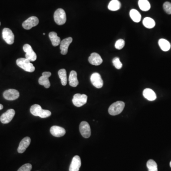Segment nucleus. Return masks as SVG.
<instances>
[{
    "instance_id": "obj_1",
    "label": "nucleus",
    "mask_w": 171,
    "mask_h": 171,
    "mask_svg": "<svg viewBox=\"0 0 171 171\" xmlns=\"http://www.w3.org/2000/svg\"><path fill=\"white\" fill-rule=\"evenodd\" d=\"M31 114L36 117L41 118H47L51 116V113L48 110L43 109L39 105H33L30 109Z\"/></svg>"
},
{
    "instance_id": "obj_2",
    "label": "nucleus",
    "mask_w": 171,
    "mask_h": 171,
    "mask_svg": "<svg viewBox=\"0 0 171 171\" xmlns=\"http://www.w3.org/2000/svg\"><path fill=\"white\" fill-rule=\"evenodd\" d=\"M16 64L19 67L22 68L25 71L33 72L35 71V67L27 58H18L17 60Z\"/></svg>"
},
{
    "instance_id": "obj_3",
    "label": "nucleus",
    "mask_w": 171,
    "mask_h": 171,
    "mask_svg": "<svg viewBox=\"0 0 171 171\" xmlns=\"http://www.w3.org/2000/svg\"><path fill=\"white\" fill-rule=\"evenodd\" d=\"M125 106V104L124 102L121 101L116 102L112 104L109 108V114L112 116L119 115L123 111Z\"/></svg>"
},
{
    "instance_id": "obj_4",
    "label": "nucleus",
    "mask_w": 171,
    "mask_h": 171,
    "mask_svg": "<svg viewBox=\"0 0 171 171\" xmlns=\"http://www.w3.org/2000/svg\"><path fill=\"white\" fill-rule=\"evenodd\" d=\"M55 22L59 25L65 24L67 21V17L65 11L62 8H59L55 11L54 14Z\"/></svg>"
},
{
    "instance_id": "obj_5",
    "label": "nucleus",
    "mask_w": 171,
    "mask_h": 171,
    "mask_svg": "<svg viewBox=\"0 0 171 171\" xmlns=\"http://www.w3.org/2000/svg\"><path fill=\"white\" fill-rule=\"evenodd\" d=\"M88 96L86 95L76 94L73 96L72 102L74 106L77 107H81L87 103Z\"/></svg>"
},
{
    "instance_id": "obj_6",
    "label": "nucleus",
    "mask_w": 171,
    "mask_h": 171,
    "mask_svg": "<svg viewBox=\"0 0 171 171\" xmlns=\"http://www.w3.org/2000/svg\"><path fill=\"white\" fill-rule=\"evenodd\" d=\"M23 49L26 53L25 58L30 62H34L37 59V55L33 51L31 45L26 44L23 47Z\"/></svg>"
},
{
    "instance_id": "obj_7",
    "label": "nucleus",
    "mask_w": 171,
    "mask_h": 171,
    "mask_svg": "<svg viewBox=\"0 0 171 171\" xmlns=\"http://www.w3.org/2000/svg\"><path fill=\"white\" fill-rule=\"evenodd\" d=\"M79 131L83 137L88 139L91 135V129L89 124L86 121H82L79 125Z\"/></svg>"
},
{
    "instance_id": "obj_8",
    "label": "nucleus",
    "mask_w": 171,
    "mask_h": 171,
    "mask_svg": "<svg viewBox=\"0 0 171 171\" xmlns=\"http://www.w3.org/2000/svg\"><path fill=\"white\" fill-rule=\"evenodd\" d=\"M39 19L36 16H32L29 18L23 23V28L25 30H29L32 27H35L39 24Z\"/></svg>"
},
{
    "instance_id": "obj_9",
    "label": "nucleus",
    "mask_w": 171,
    "mask_h": 171,
    "mask_svg": "<svg viewBox=\"0 0 171 171\" xmlns=\"http://www.w3.org/2000/svg\"><path fill=\"white\" fill-rule=\"evenodd\" d=\"M2 38L5 42L11 45L15 41V35L11 30L9 28H4L2 31Z\"/></svg>"
},
{
    "instance_id": "obj_10",
    "label": "nucleus",
    "mask_w": 171,
    "mask_h": 171,
    "mask_svg": "<svg viewBox=\"0 0 171 171\" xmlns=\"http://www.w3.org/2000/svg\"><path fill=\"white\" fill-rule=\"evenodd\" d=\"M15 114V112L13 109L8 110L6 112L2 114L0 117V121L3 124H8L13 119Z\"/></svg>"
},
{
    "instance_id": "obj_11",
    "label": "nucleus",
    "mask_w": 171,
    "mask_h": 171,
    "mask_svg": "<svg viewBox=\"0 0 171 171\" xmlns=\"http://www.w3.org/2000/svg\"><path fill=\"white\" fill-rule=\"evenodd\" d=\"M90 81L95 87L97 88H100L103 86V81L99 73H93L90 77Z\"/></svg>"
},
{
    "instance_id": "obj_12",
    "label": "nucleus",
    "mask_w": 171,
    "mask_h": 171,
    "mask_svg": "<svg viewBox=\"0 0 171 171\" xmlns=\"http://www.w3.org/2000/svg\"><path fill=\"white\" fill-rule=\"evenodd\" d=\"M3 97L8 100H14L19 97V93L18 90L15 89H10L4 91Z\"/></svg>"
},
{
    "instance_id": "obj_13",
    "label": "nucleus",
    "mask_w": 171,
    "mask_h": 171,
    "mask_svg": "<svg viewBox=\"0 0 171 171\" xmlns=\"http://www.w3.org/2000/svg\"><path fill=\"white\" fill-rule=\"evenodd\" d=\"M50 72H44L42 73V76L39 79V83L43 86L45 88H48L50 87V84L49 78L51 76Z\"/></svg>"
},
{
    "instance_id": "obj_14",
    "label": "nucleus",
    "mask_w": 171,
    "mask_h": 171,
    "mask_svg": "<svg viewBox=\"0 0 171 171\" xmlns=\"http://www.w3.org/2000/svg\"><path fill=\"white\" fill-rule=\"evenodd\" d=\"M73 39L71 37L66 38L62 41L60 43V49H61V53L62 55L67 54L68 53L69 46L72 42Z\"/></svg>"
},
{
    "instance_id": "obj_15",
    "label": "nucleus",
    "mask_w": 171,
    "mask_h": 171,
    "mask_svg": "<svg viewBox=\"0 0 171 171\" xmlns=\"http://www.w3.org/2000/svg\"><path fill=\"white\" fill-rule=\"evenodd\" d=\"M81 165V161L80 157L78 156H75L72 160L69 171H79Z\"/></svg>"
},
{
    "instance_id": "obj_16",
    "label": "nucleus",
    "mask_w": 171,
    "mask_h": 171,
    "mask_svg": "<svg viewBox=\"0 0 171 171\" xmlns=\"http://www.w3.org/2000/svg\"><path fill=\"white\" fill-rule=\"evenodd\" d=\"M50 132L53 136L60 137L64 136L65 135L66 130L64 128L61 126H54L50 128Z\"/></svg>"
},
{
    "instance_id": "obj_17",
    "label": "nucleus",
    "mask_w": 171,
    "mask_h": 171,
    "mask_svg": "<svg viewBox=\"0 0 171 171\" xmlns=\"http://www.w3.org/2000/svg\"><path fill=\"white\" fill-rule=\"evenodd\" d=\"M31 142V139L30 137L27 136L25 137L19 143V146L18 148V152L19 153L22 154L25 151L26 149L30 146Z\"/></svg>"
},
{
    "instance_id": "obj_18",
    "label": "nucleus",
    "mask_w": 171,
    "mask_h": 171,
    "mask_svg": "<svg viewBox=\"0 0 171 171\" xmlns=\"http://www.w3.org/2000/svg\"><path fill=\"white\" fill-rule=\"evenodd\" d=\"M88 62L93 65L98 66L103 62V60L100 55L96 52H93L88 58Z\"/></svg>"
},
{
    "instance_id": "obj_19",
    "label": "nucleus",
    "mask_w": 171,
    "mask_h": 171,
    "mask_svg": "<svg viewBox=\"0 0 171 171\" xmlns=\"http://www.w3.org/2000/svg\"><path fill=\"white\" fill-rule=\"evenodd\" d=\"M144 97L149 101H154L156 98V95L155 92L150 88H146L143 91Z\"/></svg>"
},
{
    "instance_id": "obj_20",
    "label": "nucleus",
    "mask_w": 171,
    "mask_h": 171,
    "mask_svg": "<svg viewBox=\"0 0 171 171\" xmlns=\"http://www.w3.org/2000/svg\"><path fill=\"white\" fill-rule=\"evenodd\" d=\"M69 84L72 87H76L79 85V81L77 78V73L75 71H72L69 76Z\"/></svg>"
},
{
    "instance_id": "obj_21",
    "label": "nucleus",
    "mask_w": 171,
    "mask_h": 171,
    "mask_svg": "<svg viewBox=\"0 0 171 171\" xmlns=\"http://www.w3.org/2000/svg\"><path fill=\"white\" fill-rule=\"evenodd\" d=\"M49 39L53 46H58L61 43V38L58 36L57 33L55 32H50L49 34Z\"/></svg>"
},
{
    "instance_id": "obj_22",
    "label": "nucleus",
    "mask_w": 171,
    "mask_h": 171,
    "mask_svg": "<svg viewBox=\"0 0 171 171\" xmlns=\"http://www.w3.org/2000/svg\"><path fill=\"white\" fill-rule=\"evenodd\" d=\"M159 46L162 50L167 51L171 48V44L170 42L165 39H161L158 41Z\"/></svg>"
},
{
    "instance_id": "obj_23",
    "label": "nucleus",
    "mask_w": 171,
    "mask_h": 171,
    "mask_svg": "<svg viewBox=\"0 0 171 171\" xmlns=\"http://www.w3.org/2000/svg\"><path fill=\"white\" fill-rule=\"evenodd\" d=\"M121 4L118 0H112L108 5V8L112 11H116L121 8Z\"/></svg>"
},
{
    "instance_id": "obj_24",
    "label": "nucleus",
    "mask_w": 171,
    "mask_h": 171,
    "mask_svg": "<svg viewBox=\"0 0 171 171\" xmlns=\"http://www.w3.org/2000/svg\"><path fill=\"white\" fill-rule=\"evenodd\" d=\"M130 16L131 19L135 23H139L141 19L140 14L135 9H132L130 11Z\"/></svg>"
},
{
    "instance_id": "obj_25",
    "label": "nucleus",
    "mask_w": 171,
    "mask_h": 171,
    "mask_svg": "<svg viewBox=\"0 0 171 171\" xmlns=\"http://www.w3.org/2000/svg\"><path fill=\"white\" fill-rule=\"evenodd\" d=\"M143 24L144 27L148 29H152L156 25V23L153 19L150 17H146L143 19Z\"/></svg>"
},
{
    "instance_id": "obj_26",
    "label": "nucleus",
    "mask_w": 171,
    "mask_h": 171,
    "mask_svg": "<svg viewBox=\"0 0 171 171\" xmlns=\"http://www.w3.org/2000/svg\"><path fill=\"white\" fill-rule=\"evenodd\" d=\"M139 5L143 11H148L151 8L150 4L148 0H139Z\"/></svg>"
},
{
    "instance_id": "obj_27",
    "label": "nucleus",
    "mask_w": 171,
    "mask_h": 171,
    "mask_svg": "<svg viewBox=\"0 0 171 171\" xmlns=\"http://www.w3.org/2000/svg\"><path fill=\"white\" fill-rule=\"evenodd\" d=\"M58 75L63 86H66L67 84V72L65 69H61L58 71Z\"/></svg>"
},
{
    "instance_id": "obj_28",
    "label": "nucleus",
    "mask_w": 171,
    "mask_h": 171,
    "mask_svg": "<svg viewBox=\"0 0 171 171\" xmlns=\"http://www.w3.org/2000/svg\"><path fill=\"white\" fill-rule=\"evenodd\" d=\"M147 166L148 171H158L157 165L154 160H149L147 162Z\"/></svg>"
},
{
    "instance_id": "obj_29",
    "label": "nucleus",
    "mask_w": 171,
    "mask_h": 171,
    "mask_svg": "<svg viewBox=\"0 0 171 171\" xmlns=\"http://www.w3.org/2000/svg\"><path fill=\"white\" fill-rule=\"evenodd\" d=\"M112 62H113V65L115 66L116 69L119 70V69H121L122 68L123 65L120 62L119 58L115 57V58H113Z\"/></svg>"
},
{
    "instance_id": "obj_30",
    "label": "nucleus",
    "mask_w": 171,
    "mask_h": 171,
    "mask_svg": "<svg viewBox=\"0 0 171 171\" xmlns=\"http://www.w3.org/2000/svg\"><path fill=\"white\" fill-rule=\"evenodd\" d=\"M125 45V41L123 39H119L115 43V48L118 49H121L124 47Z\"/></svg>"
},
{
    "instance_id": "obj_31",
    "label": "nucleus",
    "mask_w": 171,
    "mask_h": 171,
    "mask_svg": "<svg viewBox=\"0 0 171 171\" xmlns=\"http://www.w3.org/2000/svg\"><path fill=\"white\" fill-rule=\"evenodd\" d=\"M163 8L168 15H171V3L168 2H165L163 4Z\"/></svg>"
},
{
    "instance_id": "obj_32",
    "label": "nucleus",
    "mask_w": 171,
    "mask_h": 171,
    "mask_svg": "<svg viewBox=\"0 0 171 171\" xmlns=\"http://www.w3.org/2000/svg\"><path fill=\"white\" fill-rule=\"evenodd\" d=\"M32 169V165L30 164H24L21 166L17 171H31Z\"/></svg>"
},
{
    "instance_id": "obj_33",
    "label": "nucleus",
    "mask_w": 171,
    "mask_h": 171,
    "mask_svg": "<svg viewBox=\"0 0 171 171\" xmlns=\"http://www.w3.org/2000/svg\"><path fill=\"white\" fill-rule=\"evenodd\" d=\"M3 106L2 105L0 104V110H2L3 109Z\"/></svg>"
},
{
    "instance_id": "obj_34",
    "label": "nucleus",
    "mask_w": 171,
    "mask_h": 171,
    "mask_svg": "<svg viewBox=\"0 0 171 171\" xmlns=\"http://www.w3.org/2000/svg\"><path fill=\"white\" fill-rule=\"evenodd\" d=\"M170 167H171V162H170Z\"/></svg>"
},
{
    "instance_id": "obj_35",
    "label": "nucleus",
    "mask_w": 171,
    "mask_h": 171,
    "mask_svg": "<svg viewBox=\"0 0 171 171\" xmlns=\"http://www.w3.org/2000/svg\"><path fill=\"white\" fill-rule=\"evenodd\" d=\"M43 35H45V33H43Z\"/></svg>"
},
{
    "instance_id": "obj_36",
    "label": "nucleus",
    "mask_w": 171,
    "mask_h": 171,
    "mask_svg": "<svg viewBox=\"0 0 171 171\" xmlns=\"http://www.w3.org/2000/svg\"><path fill=\"white\" fill-rule=\"evenodd\" d=\"M0 25H1V23H0Z\"/></svg>"
}]
</instances>
